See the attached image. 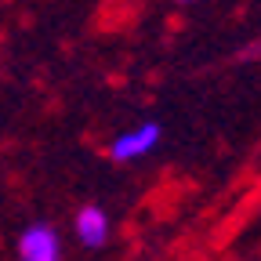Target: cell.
<instances>
[{
  "instance_id": "1",
  "label": "cell",
  "mask_w": 261,
  "mask_h": 261,
  "mask_svg": "<svg viewBox=\"0 0 261 261\" xmlns=\"http://www.w3.org/2000/svg\"><path fill=\"white\" fill-rule=\"evenodd\" d=\"M22 261H62V243L51 225H29L18 240Z\"/></svg>"
},
{
  "instance_id": "2",
  "label": "cell",
  "mask_w": 261,
  "mask_h": 261,
  "mask_svg": "<svg viewBox=\"0 0 261 261\" xmlns=\"http://www.w3.org/2000/svg\"><path fill=\"white\" fill-rule=\"evenodd\" d=\"M160 135H163L160 123H142V127H135V130H127V135H120V138L113 142V160L123 163V160H138V156L152 152L156 142H160Z\"/></svg>"
},
{
  "instance_id": "3",
  "label": "cell",
  "mask_w": 261,
  "mask_h": 261,
  "mask_svg": "<svg viewBox=\"0 0 261 261\" xmlns=\"http://www.w3.org/2000/svg\"><path fill=\"white\" fill-rule=\"evenodd\" d=\"M76 236L84 247H102L106 236H109V218L102 207H84L76 214Z\"/></svg>"
},
{
  "instance_id": "4",
  "label": "cell",
  "mask_w": 261,
  "mask_h": 261,
  "mask_svg": "<svg viewBox=\"0 0 261 261\" xmlns=\"http://www.w3.org/2000/svg\"><path fill=\"white\" fill-rule=\"evenodd\" d=\"M181 4H189V0H181Z\"/></svg>"
}]
</instances>
